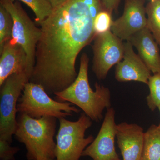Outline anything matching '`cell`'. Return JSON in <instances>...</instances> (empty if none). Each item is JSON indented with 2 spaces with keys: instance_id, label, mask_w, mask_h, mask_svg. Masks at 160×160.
I'll use <instances>...</instances> for the list:
<instances>
[{
  "instance_id": "obj_17",
  "label": "cell",
  "mask_w": 160,
  "mask_h": 160,
  "mask_svg": "<svg viewBox=\"0 0 160 160\" xmlns=\"http://www.w3.org/2000/svg\"><path fill=\"white\" fill-rule=\"evenodd\" d=\"M21 1L32 9L35 15V22L38 25L51 14L53 9L47 0H10Z\"/></svg>"
},
{
  "instance_id": "obj_16",
  "label": "cell",
  "mask_w": 160,
  "mask_h": 160,
  "mask_svg": "<svg viewBox=\"0 0 160 160\" xmlns=\"http://www.w3.org/2000/svg\"><path fill=\"white\" fill-rule=\"evenodd\" d=\"M147 28L160 46V0L150 1L146 6Z\"/></svg>"
},
{
  "instance_id": "obj_9",
  "label": "cell",
  "mask_w": 160,
  "mask_h": 160,
  "mask_svg": "<svg viewBox=\"0 0 160 160\" xmlns=\"http://www.w3.org/2000/svg\"><path fill=\"white\" fill-rule=\"evenodd\" d=\"M115 116L114 108L107 109L98 135L83 151L82 156L89 157L93 160H121L115 147L117 126Z\"/></svg>"
},
{
  "instance_id": "obj_7",
  "label": "cell",
  "mask_w": 160,
  "mask_h": 160,
  "mask_svg": "<svg viewBox=\"0 0 160 160\" xmlns=\"http://www.w3.org/2000/svg\"><path fill=\"white\" fill-rule=\"evenodd\" d=\"M0 5L11 15L13 22L12 40L26 51L29 69L32 73L35 64L37 46L41 37V29L37 27L18 1L0 0Z\"/></svg>"
},
{
  "instance_id": "obj_5",
  "label": "cell",
  "mask_w": 160,
  "mask_h": 160,
  "mask_svg": "<svg viewBox=\"0 0 160 160\" xmlns=\"http://www.w3.org/2000/svg\"><path fill=\"white\" fill-rule=\"evenodd\" d=\"M59 128L55 149L56 160H79L83 151L94 140L92 135L85 137L86 130L91 127L92 120L85 113L78 119L71 121L58 119Z\"/></svg>"
},
{
  "instance_id": "obj_3",
  "label": "cell",
  "mask_w": 160,
  "mask_h": 160,
  "mask_svg": "<svg viewBox=\"0 0 160 160\" xmlns=\"http://www.w3.org/2000/svg\"><path fill=\"white\" fill-rule=\"evenodd\" d=\"M57 119L49 116L35 119L18 113L15 138L26 146L28 160H56Z\"/></svg>"
},
{
  "instance_id": "obj_15",
  "label": "cell",
  "mask_w": 160,
  "mask_h": 160,
  "mask_svg": "<svg viewBox=\"0 0 160 160\" xmlns=\"http://www.w3.org/2000/svg\"><path fill=\"white\" fill-rule=\"evenodd\" d=\"M141 160H160V128L152 125L144 132Z\"/></svg>"
},
{
  "instance_id": "obj_1",
  "label": "cell",
  "mask_w": 160,
  "mask_h": 160,
  "mask_svg": "<svg viewBox=\"0 0 160 160\" xmlns=\"http://www.w3.org/2000/svg\"><path fill=\"white\" fill-rule=\"evenodd\" d=\"M95 17L88 0H67L38 24L41 34L29 82L54 94L77 77L75 64L83 48L94 39Z\"/></svg>"
},
{
  "instance_id": "obj_12",
  "label": "cell",
  "mask_w": 160,
  "mask_h": 160,
  "mask_svg": "<svg viewBox=\"0 0 160 160\" xmlns=\"http://www.w3.org/2000/svg\"><path fill=\"white\" fill-rule=\"evenodd\" d=\"M144 132L136 124L123 122L117 126L116 138L123 160H141Z\"/></svg>"
},
{
  "instance_id": "obj_18",
  "label": "cell",
  "mask_w": 160,
  "mask_h": 160,
  "mask_svg": "<svg viewBox=\"0 0 160 160\" xmlns=\"http://www.w3.org/2000/svg\"><path fill=\"white\" fill-rule=\"evenodd\" d=\"M13 22L11 15L0 5V49L9 40L12 38Z\"/></svg>"
},
{
  "instance_id": "obj_23",
  "label": "cell",
  "mask_w": 160,
  "mask_h": 160,
  "mask_svg": "<svg viewBox=\"0 0 160 160\" xmlns=\"http://www.w3.org/2000/svg\"><path fill=\"white\" fill-rule=\"evenodd\" d=\"M50 4L53 9L57 8L64 4L67 0H47Z\"/></svg>"
},
{
  "instance_id": "obj_24",
  "label": "cell",
  "mask_w": 160,
  "mask_h": 160,
  "mask_svg": "<svg viewBox=\"0 0 160 160\" xmlns=\"http://www.w3.org/2000/svg\"><path fill=\"white\" fill-rule=\"evenodd\" d=\"M158 108L159 110L160 113V106H159ZM158 126L159 128H160V122L159 124V125H158Z\"/></svg>"
},
{
  "instance_id": "obj_11",
  "label": "cell",
  "mask_w": 160,
  "mask_h": 160,
  "mask_svg": "<svg viewBox=\"0 0 160 160\" xmlns=\"http://www.w3.org/2000/svg\"><path fill=\"white\" fill-rule=\"evenodd\" d=\"M125 53L122 61L116 66L115 78L121 82L136 81L148 84L151 71L136 54L129 41L124 43Z\"/></svg>"
},
{
  "instance_id": "obj_14",
  "label": "cell",
  "mask_w": 160,
  "mask_h": 160,
  "mask_svg": "<svg viewBox=\"0 0 160 160\" xmlns=\"http://www.w3.org/2000/svg\"><path fill=\"white\" fill-rule=\"evenodd\" d=\"M139 56L153 73H160V53L158 44L147 27L133 35L129 40Z\"/></svg>"
},
{
  "instance_id": "obj_4",
  "label": "cell",
  "mask_w": 160,
  "mask_h": 160,
  "mask_svg": "<svg viewBox=\"0 0 160 160\" xmlns=\"http://www.w3.org/2000/svg\"><path fill=\"white\" fill-rule=\"evenodd\" d=\"M17 106V111L39 119L52 117L58 119L79 113L80 110L69 102H58L49 96L42 86L29 82L26 84Z\"/></svg>"
},
{
  "instance_id": "obj_25",
  "label": "cell",
  "mask_w": 160,
  "mask_h": 160,
  "mask_svg": "<svg viewBox=\"0 0 160 160\" xmlns=\"http://www.w3.org/2000/svg\"><path fill=\"white\" fill-rule=\"evenodd\" d=\"M150 1H152V0H150Z\"/></svg>"
},
{
  "instance_id": "obj_22",
  "label": "cell",
  "mask_w": 160,
  "mask_h": 160,
  "mask_svg": "<svg viewBox=\"0 0 160 160\" xmlns=\"http://www.w3.org/2000/svg\"><path fill=\"white\" fill-rule=\"evenodd\" d=\"M121 0H101L103 10H106L112 14L117 12Z\"/></svg>"
},
{
  "instance_id": "obj_8",
  "label": "cell",
  "mask_w": 160,
  "mask_h": 160,
  "mask_svg": "<svg viewBox=\"0 0 160 160\" xmlns=\"http://www.w3.org/2000/svg\"><path fill=\"white\" fill-rule=\"evenodd\" d=\"M93 41L92 71L98 79L104 80L112 67L123 59L125 45L111 30L97 35Z\"/></svg>"
},
{
  "instance_id": "obj_10",
  "label": "cell",
  "mask_w": 160,
  "mask_h": 160,
  "mask_svg": "<svg viewBox=\"0 0 160 160\" xmlns=\"http://www.w3.org/2000/svg\"><path fill=\"white\" fill-rule=\"evenodd\" d=\"M145 0H125L123 14L112 22L111 30L122 41L147 27Z\"/></svg>"
},
{
  "instance_id": "obj_13",
  "label": "cell",
  "mask_w": 160,
  "mask_h": 160,
  "mask_svg": "<svg viewBox=\"0 0 160 160\" xmlns=\"http://www.w3.org/2000/svg\"><path fill=\"white\" fill-rule=\"evenodd\" d=\"M0 54V86L13 73L27 72L31 76L26 51L12 40L4 44Z\"/></svg>"
},
{
  "instance_id": "obj_20",
  "label": "cell",
  "mask_w": 160,
  "mask_h": 160,
  "mask_svg": "<svg viewBox=\"0 0 160 160\" xmlns=\"http://www.w3.org/2000/svg\"><path fill=\"white\" fill-rule=\"evenodd\" d=\"M113 21L112 14L109 12L103 9L99 12L93 22V30L95 35L111 30Z\"/></svg>"
},
{
  "instance_id": "obj_21",
  "label": "cell",
  "mask_w": 160,
  "mask_h": 160,
  "mask_svg": "<svg viewBox=\"0 0 160 160\" xmlns=\"http://www.w3.org/2000/svg\"><path fill=\"white\" fill-rule=\"evenodd\" d=\"M11 143L5 140H0L1 160H15L14 155L19 150L18 147H12Z\"/></svg>"
},
{
  "instance_id": "obj_6",
  "label": "cell",
  "mask_w": 160,
  "mask_h": 160,
  "mask_svg": "<svg viewBox=\"0 0 160 160\" xmlns=\"http://www.w3.org/2000/svg\"><path fill=\"white\" fill-rule=\"evenodd\" d=\"M30 77L27 72L13 73L0 86V140L12 142L17 125V102Z\"/></svg>"
},
{
  "instance_id": "obj_19",
  "label": "cell",
  "mask_w": 160,
  "mask_h": 160,
  "mask_svg": "<svg viewBox=\"0 0 160 160\" xmlns=\"http://www.w3.org/2000/svg\"><path fill=\"white\" fill-rule=\"evenodd\" d=\"M149 94L146 97L147 106L152 111L160 106V73H155L149 78L148 84Z\"/></svg>"
},
{
  "instance_id": "obj_2",
  "label": "cell",
  "mask_w": 160,
  "mask_h": 160,
  "mask_svg": "<svg viewBox=\"0 0 160 160\" xmlns=\"http://www.w3.org/2000/svg\"><path fill=\"white\" fill-rule=\"evenodd\" d=\"M89 61L86 53L82 54L77 77L69 87L55 93V100L76 105L98 122L102 119L104 110L111 107V93L109 88L97 82L95 84V90L92 89L88 78Z\"/></svg>"
}]
</instances>
